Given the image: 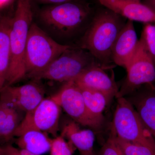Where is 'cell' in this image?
Masks as SVG:
<instances>
[{
    "instance_id": "cb8c5ba5",
    "label": "cell",
    "mask_w": 155,
    "mask_h": 155,
    "mask_svg": "<svg viewBox=\"0 0 155 155\" xmlns=\"http://www.w3.org/2000/svg\"><path fill=\"white\" fill-rule=\"evenodd\" d=\"M1 155H36L26 150L17 148L11 145L2 147Z\"/></svg>"
},
{
    "instance_id": "83f0119b",
    "label": "cell",
    "mask_w": 155,
    "mask_h": 155,
    "mask_svg": "<svg viewBox=\"0 0 155 155\" xmlns=\"http://www.w3.org/2000/svg\"><path fill=\"white\" fill-rule=\"evenodd\" d=\"M132 1H135V2H141L140 0H132Z\"/></svg>"
},
{
    "instance_id": "277c9868",
    "label": "cell",
    "mask_w": 155,
    "mask_h": 155,
    "mask_svg": "<svg viewBox=\"0 0 155 155\" xmlns=\"http://www.w3.org/2000/svg\"><path fill=\"white\" fill-rule=\"evenodd\" d=\"M112 127L117 137L148 147L155 152V140L130 101L119 97Z\"/></svg>"
},
{
    "instance_id": "9a60e30c",
    "label": "cell",
    "mask_w": 155,
    "mask_h": 155,
    "mask_svg": "<svg viewBox=\"0 0 155 155\" xmlns=\"http://www.w3.org/2000/svg\"><path fill=\"white\" fill-rule=\"evenodd\" d=\"M17 137L16 143L19 149L36 155L50 151L53 139L48 134L35 130H26Z\"/></svg>"
},
{
    "instance_id": "9c48e42d",
    "label": "cell",
    "mask_w": 155,
    "mask_h": 155,
    "mask_svg": "<svg viewBox=\"0 0 155 155\" xmlns=\"http://www.w3.org/2000/svg\"><path fill=\"white\" fill-rule=\"evenodd\" d=\"M125 69L127 77L117 97H124L142 84L155 80L154 63L139 40L135 52Z\"/></svg>"
},
{
    "instance_id": "52a82bcc",
    "label": "cell",
    "mask_w": 155,
    "mask_h": 155,
    "mask_svg": "<svg viewBox=\"0 0 155 155\" xmlns=\"http://www.w3.org/2000/svg\"><path fill=\"white\" fill-rule=\"evenodd\" d=\"M51 97L76 123L94 130L102 127L104 119L97 118L91 114L80 88L73 81L64 83Z\"/></svg>"
},
{
    "instance_id": "f1b7e54d",
    "label": "cell",
    "mask_w": 155,
    "mask_h": 155,
    "mask_svg": "<svg viewBox=\"0 0 155 155\" xmlns=\"http://www.w3.org/2000/svg\"><path fill=\"white\" fill-rule=\"evenodd\" d=\"M89 155H96V154L94 152V153H93L91 154H90Z\"/></svg>"
},
{
    "instance_id": "2e32d148",
    "label": "cell",
    "mask_w": 155,
    "mask_h": 155,
    "mask_svg": "<svg viewBox=\"0 0 155 155\" xmlns=\"http://www.w3.org/2000/svg\"><path fill=\"white\" fill-rule=\"evenodd\" d=\"M25 114L0 99V139L9 141L14 137Z\"/></svg>"
},
{
    "instance_id": "e0dca14e",
    "label": "cell",
    "mask_w": 155,
    "mask_h": 155,
    "mask_svg": "<svg viewBox=\"0 0 155 155\" xmlns=\"http://www.w3.org/2000/svg\"><path fill=\"white\" fill-rule=\"evenodd\" d=\"M12 17H0V92L5 87L11 61L9 33Z\"/></svg>"
},
{
    "instance_id": "4fadbf2b",
    "label": "cell",
    "mask_w": 155,
    "mask_h": 155,
    "mask_svg": "<svg viewBox=\"0 0 155 155\" xmlns=\"http://www.w3.org/2000/svg\"><path fill=\"white\" fill-rule=\"evenodd\" d=\"M139 40L133 21L128 20L119 32L112 50V60L125 68L137 47Z\"/></svg>"
},
{
    "instance_id": "d4e9b609",
    "label": "cell",
    "mask_w": 155,
    "mask_h": 155,
    "mask_svg": "<svg viewBox=\"0 0 155 155\" xmlns=\"http://www.w3.org/2000/svg\"><path fill=\"white\" fill-rule=\"evenodd\" d=\"M40 2L48 4H62L68 2H72L74 0H38Z\"/></svg>"
},
{
    "instance_id": "d6986e66",
    "label": "cell",
    "mask_w": 155,
    "mask_h": 155,
    "mask_svg": "<svg viewBox=\"0 0 155 155\" xmlns=\"http://www.w3.org/2000/svg\"><path fill=\"white\" fill-rule=\"evenodd\" d=\"M79 88L81 91L85 105L91 114L97 118L104 119L103 112L110 101L108 97L100 92Z\"/></svg>"
},
{
    "instance_id": "5b68a950",
    "label": "cell",
    "mask_w": 155,
    "mask_h": 155,
    "mask_svg": "<svg viewBox=\"0 0 155 155\" xmlns=\"http://www.w3.org/2000/svg\"><path fill=\"white\" fill-rule=\"evenodd\" d=\"M98 64L89 52L72 47L56 58L44 70L31 77L36 80L45 79L60 82L75 80L87 68Z\"/></svg>"
},
{
    "instance_id": "ffe728a7",
    "label": "cell",
    "mask_w": 155,
    "mask_h": 155,
    "mask_svg": "<svg viewBox=\"0 0 155 155\" xmlns=\"http://www.w3.org/2000/svg\"><path fill=\"white\" fill-rule=\"evenodd\" d=\"M139 40L155 65V23L145 24Z\"/></svg>"
},
{
    "instance_id": "603a6c76",
    "label": "cell",
    "mask_w": 155,
    "mask_h": 155,
    "mask_svg": "<svg viewBox=\"0 0 155 155\" xmlns=\"http://www.w3.org/2000/svg\"><path fill=\"white\" fill-rule=\"evenodd\" d=\"M100 155H125L119 145L113 127L107 141L101 150Z\"/></svg>"
},
{
    "instance_id": "44dd1931",
    "label": "cell",
    "mask_w": 155,
    "mask_h": 155,
    "mask_svg": "<svg viewBox=\"0 0 155 155\" xmlns=\"http://www.w3.org/2000/svg\"><path fill=\"white\" fill-rule=\"evenodd\" d=\"M117 140L125 155H155L154 151L148 147L125 141L117 137Z\"/></svg>"
},
{
    "instance_id": "ac0fdd59",
    "label": "cell",
    "mask_w": 155,
    "mask_h": 155,
    "mask_svg": "<svg viewBox=\"0 0 155 155\" xmlns=\"http://www.w3.org/2000/svg\"><path fill=\"white\" fill-rule=\"evenodd\" d=\"M133 103L145 126L155 138V92L147 91L140 93L134 99Z\"/></svg>"
},
{
    "instance_id": "7c38bea8",
    "label": "cell",
    "mask_w": 155,
    "mask_h": 155,
    "mask_svg": "<svg viewBox=\"0 0 155 155\" xmlns=\"http://www.w3.org/2000/svg\"><path fill=\"white\" fill-rule=\"evenodd\" d=\"M100 4L128 20L155 23V11L141 2L132 0H98Z\"/></svg>"
},
{
    "instance_id": "ba28073f",
    "label": "cell",
    "mask_w": 155,
    "mask_h": 155,
    "mask_svg": "<svg viewBox=\"0 0 155 155\" xmlns=\"http://www.w3.org/2000/svg\"><path fill=\"white\" fill-rule=\"evenodd\" d=\"M61 108L51 97L44 99L25 114L14 134L18 137L26 130H35L56 137L59 130Z\"/></svg>"
},
{
    "instance_id": "4316f807",
    "label": "cell",
    "mask_w": 155,
    "mask_h": 155,
    "mask_svg": "<svg viewBox=\"0 0 155 155\" xmlns=\"http://www.w3.org/2000/svg\"><path fill=\"white\" fill-rule=\"evenodd\" d=\"M2 147L0 146V155L2 154Z\"/></svg>"
},
{
    "instance_id": "484cf974",
    "label": "cell",
    "mask_w": 155,
    "mask_h": 155,
    "mask_svg": "<svg viewBox=\"0 0 155 155\" xmlns=\"http://www.w3.org/2000/svg\"><path fill=\"white\" fill-rule=\"evenodd\" d=\"M14 0H0V10L8 7L14 2Z\"/></svg>"
},
{
    "instance_id": "7402d4cb",
    "label": "cell",
    "mask_w": 155,
    "mask_h": 155,
    "mask_svg": "<svg viewBox=\"0 0 155 155\" xmlns=\"http://www.w3.org/2000/svg\"><path fill=\"white\" fill-rule=\"evenodd\" d=\"M73 146L61 135L54 137L50 150L51 155H72Z\"/></svg>"
},
{
    "instance_id": "8fae6325",
    "label": "cell",
    "mask_w": 155,
    "mask_h": 155,
    "mask_svg": "<svg viewBox=\"0 0 155 155\" xmlns=\"http://www.w3.org/2000/svg\"><path fill=\"white\" fill-rule=\"evenodd\" d=\"M73 81L80 88L102 93L110 101L117 97L119 91L115 81L99 64L87 68Z\"/></svg>"
},
{
    "instance_id": "30bf717a",
    "label": "cell",
    "mask_w": 155,
    "mask_h": 155,
    "mask_svg": "<svg viewBox=\"0 0 155 155\" xmlns=\"http://www.w3.org/2000/svg\"><path fill=\"white\" fill-rule=\"evenodd\" d=\"M45 92L36 83L19 86L5 87L0 92V99L26 114L32 110L45 98Z\"/></svg>"
},
{
    "instance_id": "3957f363",
    "label": "cell",
    "mask_w": 155,
    "mask_h": 155,
    "mask_svg": "<svg viewBox=\"0 0 155 155\" xmlns=\"http://www.w3.org/2000/svg\"><path fill=\"white\" fill-rule=\"evenodd\" d=\"M72 47L58 43L36 24L31 23L24 54L26 75L31 78L41 72L56 58Z\"/></svg>"
},
{
    "instance_id": "5bb4252c",
    "label": "cell",
    "mask_w": 155,
    "mask_h": 155,
    "mask_svg": "<svg viewBox=\"0 0 155 155\" xmlns=\"http://www.w3.org/2000/svg\"><path fill=\"white\" fill-rule=\"evenodd\" d=\"M77 149L81 155H89L94 153V133L90 129H81L78 123L69 121L63 126L61 135Z\"/></svg>"
},
{
    "instance_id": "6da1fadb",
    "label": "cell",
    "mask_w": 155,
    "mask_h": 155,
    "mask_svg": "<svg viewBox=\"0 0 155 155\" xmlns=\"http://www.w3.org/2000/svg\"><path fill=\"white\" fill-rule=\"evenodd\" d=\"M121 17L108 9L101 11L94 17L84 36L82 48L102 65L112 61V48L125 23Z\"/></svg>"
},
{
    "instance_id": "7a4b0ae2",
    "label": "cell",
    "mask_w": 155,
    "mask_h": 155,
    "mask_svg": "<svg viewBox=\"0 0 155 155\" xmlns=\"http://www.w3.org/2000/svg\"><path fill=\"white\" fill-rule=\"evenodd\" d=\"M32 0H18L9 33L11 61L5 87L13 85L26 76L24 54L33 18Z\"/></svg>"
},
{
    "instance_id": "8992f818",
    "label": "cell",
    "mask_w": 155,
    "mask_h": 155,
    "mask_svg": "<svg viewBox=\"0 0 155 155\" xmlns=\"http://www.w3.org/2000/svg\"><path fill=\"white\" fill-rule=\"evenodd\" d=\"M90 12L85 7L68 2L47 7L40 16L45 24L65 35H71L86 22Z\"/></svg>"
}]
</instances>
